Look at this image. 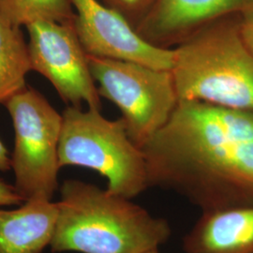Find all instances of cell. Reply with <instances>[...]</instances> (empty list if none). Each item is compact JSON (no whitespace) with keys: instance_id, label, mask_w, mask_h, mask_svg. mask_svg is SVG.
Listing matches in <instances>:
<instances>
[{"instance_id":"cell-14","label":"cell","mask_w":253,"mask_h":253,"mask_svg":"<svg viewBox=\"0 0 253 253\" xmlns=\"http://www.w3.org/2000/svg\"><path fill=\"white\" fill-rule=\"evenodd\" d=\"M115 10L137 30L158 0H99Z\"/></svg>"},{"instance_id":"cell-8","label":"cell","mask_w":253,"mask_h":253,"mask_svg":"<svg viewBox=\"0 0 253 253\" xmlns=\"http://www.w3.org/2000/svg\"><path fill=\"white\" fill-rule=\"evenodd\" d=\"M74 27L86 54L172 71L173 49L148 43L127 21L99 0H72Z\"/></svg>"},{"instance_id":"cell-12","label":"cell","mask_w":253,"mask_h":253,"mask_svg":"<svg viewBox=\"0 0 253 253\" xmlns=\"http://www.w3.org/2000/svg\"><path fill=\"white\" fill-rule=\"evenodd\" d=\"M31 71L28 43L21 27L0 14V104L27 87L26 77Z\"/></svg>"},{"instance_id":"cell-1","label":"cell","mask_w":253,"mask_h":253,"mask_svg":"<svg viewBox=\"0 0 253 253\" xmlns=\"http://www.w3.org/2000/svg\"><path fill=\"white\" fill-rule=\"evenodd\" d=\"M142 149L149 187L202 212L253 205V112L180 100Z\"/></svg>"},{"instance_id":"cell-3","label":"cell","mask_w":253,"mask_h":253,"mask_svg":"<svg viewBox=\"0 0 253 253\" xmlns=\"http://www.w3.org/2000/svg\"><path fill=\"white\" fill-rule=\"evenodd\" d=\"M240 19H218L173 48L179 101L253 112V54L241 36Z\"/></svg>"},{"instance_id":"cell-7","label":"cell","mask_w":253,"mask_h":253,"mask_svg":"<svg viewBox=\"0 0 253 253\" xmlns=\"http://www.w3.org/2000/svg\"><path fill=\"white\" fill-rule=\"evenodd\" d=\"M32 71L50 82L65 103L101 109L100 95L91 74L87 54L74 22H36L26 27Z\"/></svg>"},{"instance_id":"cell-4","label":"cell","mask_w":253,"mask_h":253,"mask_svg":"<svg viewBox=\"0 0 253 253\" xmlns=\"http://www.w3.org/2000/svg\"><path fill=\"white\" fill-rule=\"evenodd\" d=\"M59 166H81L108 181L111 193L135 198L149 188L145 153L130 139L121 118L110 120L100 110L69 105L62 114Z\"/></svg>"},{"instance_id":"cell-16","label":"cell","mask_w":253,"mask_h":253,"mask_svg":"<svg viewBox=\"0 0 253 253\" xmlns=\"http://www.w3.org/2000/svg\"><path fill=\"white\" fill-rule=\"evenodd\" d=\"M25 202L15 187L0 179V206L20 205Z\"/></svg>"},{"instance_id":"cell-15","label":"cell","mask_w":253,"mask_h":253,"mask_svg":"<svg viewBox=\"0 0 253 253\" xmlns=\"http://www.w3.org/2000/svg\"><path fill=\"white\" fill-rule=\"evenodd\" d=\"M240 33L246 45L253 54V7L241 14Z\"/></svg>"},{"instance_id":"cell-18","label":"cell","mask_w":253,"mask_h":253,"mask_svg":"<svg viewBox=\"0 0 253 253\" xmlns=\"http://www.w3.org/2000/svg\"><path fill=\"white\" fill-rule=\"evenodd\" d=\"M144 253H159V250H153V251H149V252H145Z\"/></svg>"},{"instance_id":"cell-6","label":"cell","mask_w":253,"mask_h":253,"mask_svg":"<svg viewBox=\"0 0 253 253\" xmlns=\"http://www.w3.org/2000/svg\"><path fill=\"white\" fill-rule=\"evenodd\" d=\"M14 128L11 168L15 189L28 200H51L60 169L62 115L38 91L26 87L5 104Z\"/></svg>"},{"instance_id":"cell-11","label":"cell","mask_w":253,"mask_h":253,"mask_svg":"<svg viewBox=\"0 0 253 253\" xmlns=\"http://www.w3.org/2000/svg\"><path fill=\"white\" fill-rule=\"evenodd\" d=\"M57 203L28 200L14 210L0 209V253H41L51 244Z\"/></svg>"},{"instance_id":"cell-9","label":"cell","mask_w":253,"mask_h":253,"mask_svg":"<svg viewBox=\"0 0 253 253\" xmlns=\"http://www.w3.org/2000/svg\"><path fill=\"white\" fill-rule=\"evenodd\" d=\"M253 7V0H158L137 32L152 45L173 49L209 24Z\"/></svg>"},{"instance_id":"cell-5","label":"cell","mask_w":253,"mask_h":253,"mask_svg":"<svg viewBox=\"0 0 253 253\" xmlns=\"http://www.w3.org/2000/svg\"><path fill=\"white\" fill-rule=\"evenodd\" d=\"M87 60L100 97L119 109L127 134L143 148L179 103L172 71L89 54Z\"/></svg>"},{"instance_id":"cell-17","label":"cell","mask_w":253,"mask_h":253,"mask_svg":"<svg viewBox=\"0 0 253 253\" xmlns=\"http://www.w3.org/2000/svg\"><path fill=\"white\" fill-rule=\"evenodd\" d=\"M11 168V158L9 156V151L0 140V171L7 172Z\"/></svg>"},{"instance_id":"cell-13","label":"cell","mask_w":253,"mask_h":253,"mask_svg":"<svg viewBox=\"0 0 253 253\" xmlns=\"http://www.w3.org/2000/svg\"><path fill=\"white\" fill-rule=\"evenodd\" d=\"M0 14L17 27L42 21L70 24L75 20L72 0H0Z\"/></svg>"},{"instance_id":"cell-2","label":"cell","mask_w":253,"mask_h":253,"mask_svg":"<svg viewBox=\"0 0 253 253\" xmlns=\"http://www.w3.org/2000/svg\"><path fill=\"white\" fill-rule=\"evenodd\" d=\"M60 192L53 253H144L171 236L166 219L93 184L66 180Z\"/></svg>"},{"instance_id":"cell-10","label":"cell","mask_w":253,"mask_h":253,"mask_svg":"<svg viewBox=\"0 0 253 253\" xmlns=\"http://www.w3.org/2000/svg\"><path fill=\"white\" fill-rule=\"evenodd\" d=\"M185 253H253V205L202 212L183 239Z\"/></svg>"}]
</instances>
